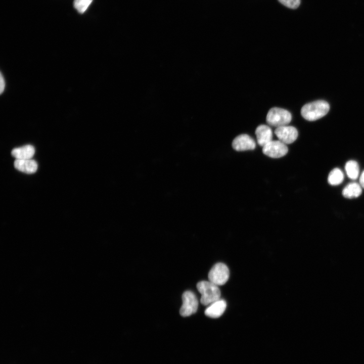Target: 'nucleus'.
<instances>
[{
	"mask_svg": "<svg viewBox=\"0 0 364 364\" xmlns=\"http://www.w3.org/2000/svg\"><path fill=\"white\" fill-rule=\"evenodd\" d=\"M330 109L329 103L317 100L304 105L301 108L302 117L308 121H315L325 116Z\"/></svg>",
	"mask_w": 364,
	"mask_h": 364,
	"instance_id": "obj_1",
	"label": "nucleus"
},
{
	"mask_svg": "<svg viewBox=\"0 0 364 364\" xmlns=\"http://www.w3.org/2000/svg\"><path fill=\"white\" fill-rule=\"evenodd\" d=\"M197 288L201 293V303L209 305L220 299V291L218 286L210 281H201L197 283Z\"/></svg>",
	"mask_w": 364,
	"mask_h": 364,
	"instance_id": "obj_2",
	"label": "nucleus"
},
{
	"mask_svg": "<svg viewBox=\"0 0 364 364\" xmlns=\"http://www.w3.org/2000/svg\"><path fill=\"white\" fill-rule=\"evenodd\" d=\"M290 112L284 109L274 107L269 109L266 118L267 123L276 127L287 125L291 121Z\"/></svg>",
	"mask_w": 364,
	"mask_h": 364,
	"instance_id": "obj_3",
	"label": "nucleus"
},
{
	"mask_svg": "<svg viewBox=\"0 0 364 364\" xmlns=\"http://www.w3.org/2000/svg\"><path fill=\"white\" fill-rule=\"evenodd\" d=\"M230 271L228 266L223 263L215 264L208 273L209 281L217 285H224L228 281Z\"/></svg>",
	"mask_w": 364,
	"mask_h": 364,
	"instance_id": "obj_4",
	"label": "nucleus"
},
{
	"mask_svg": "<svg viewBox=\"0 0 364 364\" xmlns=\"http://www.w3.org/2000/svg\"><path fill=\"white\" fill-rule=\"evenodd\" d=\"M183 304L179 310L180 314L184 317L195 313L198 307V301L195 294L190 291H185L182 296Z\"/></svg>",
	"mask_w": 364,
	"mask_h": 364,
	"instance_id": "obj_5",
	"label": "nucleus"
},
{
	"mask_svg": "<svg viewBox=\"0 0 364 364\" xmlns=\"http://www.w3.org/2000/svg\"><path fill=\"white\" fill-rule=\"evenodd\" d=\"M262 147L263 154L273 158L283 157L288 152L287 145L279 140H272Z\"/></svg>",
	"mask_w": 364,
	"mask_h": 364,
	"instance_id": "obj_6",
	"label": "nucleus"
},
{
	"mask_svg": "<svg viewBox=\"0 0 364 364\" xmlns=\"http://www.w3.org/2000/svg\"><path fill=\"white\" fill-rule=\"evenodd\" d=\"M275 133L279 140L286 145L295 141L298 135V131L295 127L288 125L277 127Z\"/></svg>",
	"mask_w": 364,
	"mask_h": 364,
	"instance_id": "obj_7",
	"label": "nucleus"
},
{
	"mask_svg": "<svg viewBox=\"0 0 364 364\" xmlns=\"http://www.w3.org/2000/svg\"><path fill=\"white\" fill-rule=\"evenodd\" d=\"M232 147L236 151H244L254 149L256 147V143L249 135L242 134L234 139Z\"/></svg>",
	"mask_w": 364,
	"mask_h": 364,
	"instance_id": "obj_8",
	"label": "nucleus"
},
{
	"mask_svg": "<svg viewBox=\"0 0 364 364\" xmlns=\"http://www.w3.org/2000/svg\"><path fill=\"white\" fill-rule=\"evenodd\" d=\"M226 307L225 301L219 299L209 305L205 310V314L211 318H218L223 313Z\"/></svg>",
	"mask_w": 364,
	"mask_h": 364,
	"instance_id": "obj_9",
	"label": "nucleus"
},
{
	"mask_svg": "<svg viewBox=\"0 0 364 364\" xmlns=\"http://www.w3.org/2000/svg\"><path fill=\"white\" fill-rule=\"evenodd\" d=\"M257 143L263 147L272 141V132L269 126L261 124L257 126L255 130Z\"/></svg>",
	"mask_w": 364,
	"mask_h": 364,
	"instance_id": "obj_10",
	"label": "nucleus"
},
{
	"mask_svg": "<svg viewBox=\"0 0 364 364\" xmlns=\"http://www.w3.org/2000/svg\"><path fill=\"white\" fill-rule=\"evenodd\" d=\"M15 168L26 173H33L37 169L36 162L32 159H16L14 163Z\"/></svg>",
	"mask_w": 364,
	"mask_h": 364,
	"instance_id": "obj_11",
	"label": "nucleus"
},
{
	"mask_svg": "<svg viewBox=\"0 0 364 364\" xmlns=\"http://www.w3.org/2000/svg\"><path fill=\"white\" fill-rule=\"evenodd\" d=\"M34 153V147L30 145H27L13 149L11 154L16 159H31Z\"/></svg>",
	"mask_w": 364,
	"mask_h": 364,
	"instance_id": "obj_12",
	"label": "nucleus"
},
{
	"mask_svg": "<svg viewBox=\"0 0 364 364\" xmlns=\"http://www.w3.org/2000/svg\"><path fill=\"white\" fill-rule=\"evenodd\" d=\"M362 193L360 184L352 182L348 184L342 191L343 196L346 198L352 199L359 197Z\"/></svg>",
	"mask_w": 364,
	"mask_h": 364,
	"instance_id": "obj_13",
	"label": "nucleus"
},
{
	"mask_svg": "<svg viewBox=\"0 0 364 364\" xmlns=\"http://www.w3.org/2000/svg\"><path fill=\"white\" fill-rule=\"evenodd\" d=\"M345 170L347 176L351 179L357 178L359 174V167L357 162L354 160H350L346 162Z\"/></svg>",
	"mask_w": 364,
	"mask_h": 364,
	"instance_id": "obj_14",
	"label": "nucleus"
},
{
	"mask_svg": "<svg viewBox=\"0 0 364 364\" xmlns=\"http://www.w3.org/2000/svg\"><path fill=\"white\" fill-rule=\"evenodd\" d=\"M344 177L342 171L338 168H335L329 173L328 181L332 186H337L343 182Z\"/></svg>",
	"mask_w": 364,
	"mask_h": 364,
	"instance_id": "obj_15",
	"label": "nucleus"
},
{
	"mask_svg": "<svg viewBox=\"0 0 364 364\" xmlns=\"http://www.w3.org/2000/svg\"><path fill=\"white\" fill-rule=\"evenodd\" d=\"M93 0H74L73 6L75 9L80 13H83Z\"/></svg>",
	"mask_w": 364,
	"mask_h": 364,
	"instance_id": "obj_16",
	"label": "nucleus"
},
{
	"mask_svg": "<svg viewBox=\"0 0 364 364\" xmlns=\"http://www.w3.org/2000/svg\"><path fill=\"white\" fill-rule=\"evenodd\" d=\"M283 5L290 9L297 8L300 4V0H278Z\"/></svg>",
	"mask_w": 364,
	"mask_h": 364,
	"instance_id": "obj_17",
	"label": "nucleus"
},
{
	"mask_svg": "<svg viewBox=\"0 0 364 364\" xmlns=\"http://www.w3.org/2000/svg\"><path fill=\"white\" fill-rule=\"evenodd\" d=\"M0 85H1V87H0L1 93L2 94L3 92L4 88H5V80H4V78L2 73H1V77H0Z\"/></svg>",
	"mask_w": 364,
	"mask_h": 364,
	"instance_id": "obj_18",
	"label": "nucleus"
},
{
	"mask_svg": "<svg viewBox=\"0 0 364 364\" xmlns=\"http://www.w3.org/2000/svg\"><path fill=\"white\" fill-rule=\"evenodd\" d=\"M359 184L364 189V170L362 172L359 177Z\"/></svg>",
	"mask_w": 364,
	"mask_h": 364,
	"instance_id": "obj_19",
	"label": "nucleus"
}]
</instances>
